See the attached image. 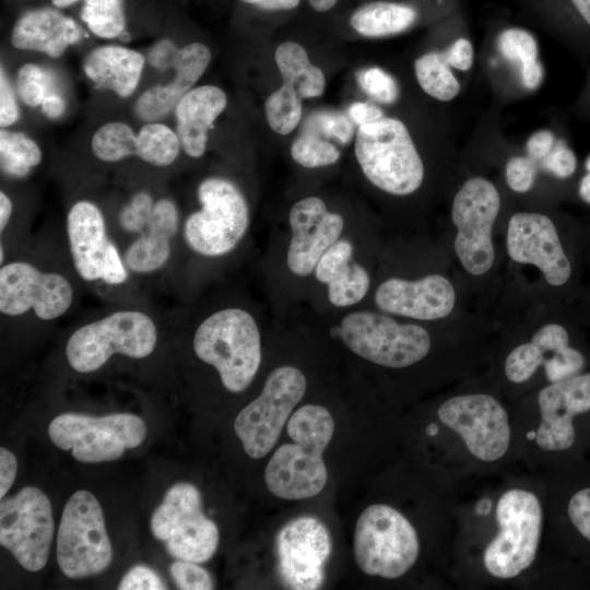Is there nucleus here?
I'll use <instances>...</instances> for the list:
<instances>
[{
    "instance_id": "obj_1",
    "label": "nucleus",
    "mask_w": 590,
    "mask_h": 590,
    "mask_svg": "<svg viewBox=\"0 0 590 590\" xmlns=\"http://www.w3.org/2000/svg\"><path fill=\"white\" fill-rule=\"evenodd\" d=\"M451 582L458 589L539 586L546 564L542 475L517 464L458 487Z\"/></svg>"
},
{
    "instance_id": "obj_2",
    "label": "nucleus",
    "mask_w": 590,
    "mask_h": 590,
    "mask_svg": "<svg viewBox=\"0 0 590 590\" xmlns=\"http://www.w3.org/2000/svg\"><path fill=\"white\" fill-rule=\"evenodd\" d=\"M329 342L394 375L424 370L442 390L486 370L496 337L489 314L474 310L448 321H416L368 307L294 312Z\"/></svg>"
},
{
    "instance_id": "obj_3",
    "label": "nucleus",
    "mask_w": 590,
    "mask_h": 590,
    "mask_svg": "<svg viewBox=\"0 0 590 590\" xmlns=\"http://www.w3.org/2000/svg\"><path fill=\"white\" fill-rule=\"evenodd\" d=\"M562 300L503 281L485 373L510 399L590 369V352L562 316Z\"/></svg>"
},
{
    "instance_id": "obj_4",
    "label": "nucleus",
    "mask_w": 590,
    "mask_h": 590,
    "mask_svg": "<svg viewBox=\"0 0 590 590\" xmlns=\"http://www.w3.org/2000/svg\"><path fill=\"white\" fill-rule=\"evenodd\" d=\"M425 437L437 449V476L459 487L519 464L517 413L483 371L439 391Z\"/></svg>"
},
{
    "instance_id": "obj_5",
    "label": "nucleus",
    "mask_w": 590,
    "mask_h": 590,
    "mask_svg": "<svg viewBox=\"0 0 590 590\" xmlns=\"http://www.w3.org/2000/svg\"><path fill=\"white\" fill-rule=\"evenodd\" d=\"M361 307L426 322L479 310L446 248L428 232L387 233L370 293Z\"/></svg>"
},
{
    "instance_id": "obj_6",
    "label": "nucleus",
    "mask_w": 590,
    "mask_h": 590,
    "mask_svg": "<svg viewBox=\"0 0 590 590\" xmlns=\"http://www.w3.org/2000/svg\"><path fill=\"white\" fill-rule=\"evenodd\" d=\"M357 225L320 196L291 204L284 221L270 232L261 261L268 306L276 318L306 307L319 261Z\"/></svg>"
},
{
    "instance_id": "obj_7",
    "label": "nucleus",
    "mask_w": 590,
    "mask_h": 590,
    "mask_svg": "<svg viewBox=\"0 0 590 590\" xmlns=\"http://www.w3.org/2000/svg\"><path fill=\"white\" fill-rule=\"evenodd\" d=\"M515 404L520 464L540 472L590 457V369Z\"/></svg>"
},
{
    "instance_id": "obj_8",
    "label": "nucleus",
    "mask_w": 590,
    "mask_h": 590,
    "mask_svg": "<svg viewBox=\"0 0 590 590\" xmlns=\"http://www.w3.org/2000/svg\"><path fill=\"white\" fill-rule=\"evenodd\" d=\"M502 196L488 178H467L451 198L450 228L438 239L470 291L480 311L491 314L504 280L505 255L499 243Z\"/></svg>"
},
{
    "instance_id": "obj_9",
    "label": "nucleus",
    "mask_w": 590,
    "mask_h": 590,
    "mask_svg": "<svg viewBox=\"0 0 590 590\" xmlns=\"http://www.w3.org/2000/svg\"><path fill=\"white\" fill-rule=\"evenodd\" d=\"M273 317L271 310L248 299L223 304L198 322L193 353L215 369L226 391L244 392L256 379L263 359V328Z\"/></svg>"
},
{
    "instance_id": "obj_10",
    "label": "nucleus",
    "mask_w": 590,
    "mask_h": 590,
    "mask_svg": "<svg viewBox=\"0 0 590 590\" xmlns=\"http://www.w3.org/2000/svg\"><path fill=\"white\" fill-rule=\"evenodd\" d=\"M504 281L562 300L574 279V264L554 219L542 211L518 210L503 226Z\"/></svg>"
},
{
    "instance_id": "obj_11",
    "label": "nucleus",
    "mask_w": 590,
    "mask_h": 590,
    "mask_svg": "<svg viewBox=\"0 0 590 590\" xmlns=\"http://www.w3.org/2000/svg\"><path fill=\"white\" fill-rule=\"evenodd\" d=\"M286 430L293 442L280 446L270 458L266 485L282 499L311 498L328 481L322 456L334 433L333 417L326 406L307 403L291 415Z\"/></svg>"
},
{
    "instance_id": "obj_12",
    "label": "nucleus",
    "mask_w": 590,
    "mask_h": 590,
    "mask_svg": "<svg viewBox=\"0 0 590 590\" xmlns=\"http://www.w3.org/2000/svg\"><path fill=\"white\" fill-rule=\"evenodd\" d=\"M199 209L182 224L187 248L205 260H221L237 251L249 237L251 209L241 189L231 179L210 176L197 188Z\"/></svg>"
},
{
    "instance_id": "obj_13",
    "label": "nucleus",
    "mask_w": 590,
    "mask_h": 590,
    "mask_svg": "<svg viewBox=\"0 0 590 590\" xmlns=\"http://www.w3.org/2000/svg\"><path fill=\"white\" fill-rule=\"evenodd\" d=\"M354 153L364 178L390 198L413 197L426 181L425 163L398 119L382 117L359 126Z\"/></svg>"
},
{
    "instance_id": "obj_14",
    "label": "nucleus",
    "mask_w": 590,
    "mask_h": 590,
    "mask_svg": "<svg viewBox=\"0 0 590 590\" xmlns=\"http://www.w3.org/2000/svg\"><path fill=\"white\" fill-rule=\"evenodd\" d=\"M539 473L546 492L547 559L590 566V457Z\"/></svg>"
},
{
    "instance_id": "obj_15",
    "label": "nucleus",
    "mask_w": 590,
    "mask_h": 590,
    "mask_svg": "<svg viewBox=\"0 0 590 590\" xmlns=\"http://www.w3.org/2000/svg\"><path fill=\"white\" fill-rule=\"evenodd\" d=\"M422 552L416 524L398 507L375 503L359 515L353 554L364 574L385 580L400 579L416 567Z\"/></svg>"
},
{
    "instance_id": "obj_16",
    "label": "nucleus",
    "mask_w": 590,
    "mask_h": 590,
    "mask_svg": "<svg viewBox=\"0 0 590 590\" xmlns=\"http://www.w3.org/2000/svg\"><path fill=\"white\" fill-rule=\"evenodd\" d=\"M157 329L143 311L125 309L78 328L68 339L70 367L82 374L99 369L114 354L144 358L155 349Z\"/></svg>"
},
{
    "instance_id": "obj_17",
    "label": "nucleus",
    "mask_w": 590,
    "mask_h": 590,
    "mask_svg": "<svg viewBox=\"0 0 590 590\" xmlns=\"http://www.w3.org/2000/svg\"><path fill=\"white\" fill-rule=\"evenodd\" d=\"M307 389L308 378L297 365L280 364L269 370L259 394L234 421L235 434L250 458L271 451Z\"/></svg>"
},
{
    "instance_id": "obj_18",
    "label": "nucleus",
    "mask_w": 590,
    "mask_h": 590,
    "mask_svg": "<svg viewBox=\"0 0 590 590\" xmlns=\"http://www.w3.org/2000/svg\"><path fill=\"white\" fill-rule=\"evenodd\" d=\"M57 563L70 579H82L105 571L113 560L103 508L86 489L74 492L66 503L56 546Z\"/></svg>"
},
{
    "instance_id": "obj_19",
    "label": "nucleus",
    "mask_w": 590,
    "mask_h": 590,
    "mask_svg": "<svg viewBox=\"0 0 590 590\" xmlns=\"http://www.w3.org/2000/svg\"><path fill=\"white\" fill-rule=\"evenodd\" d=\"M150 528L176 559L205 563L219 546V528L203 514L201 493L189 482L175 483L166 491L151 516Z\"/></svg>"
},
{
    "instance_id": "obj_20",
    "label": "nucleus",
    "mask_w": 590,
    "mask_h": 590,
    "mask_svg": "<svg viewBox=\"0 0 590 590\" xmlns=\"http://www.w3.org/2000/svg\"><path fill=\"white\" fill-rule=\"evenodd\" d=\"M48 435L56 447L71 451L75 460L99 463L117 460L127 449L140 446L146 425L131 413L92 416L66 412L50 422Z\"/></svg>"
},
{
    "instance_id": "obj_21",
    "label": "nucleus",
    "mask_w": 590,
    "mask_h": 590,
    "mask_svg": "<svg viewBox=\"0 0 590 590\" xmlns=\"http://www.w3.org/2000/svg\"><path fill=\"white\" fill-rule=\"evenodd\" d=\"M54 532L51 504L42 489L25 486L1 498L0 544L24 569L38 571L45 567Z\"/></svg>"
},
{
    "instance_id": "obj_22",
    "label": "nucleus",
    "mask_w": 590,
    "mask_h": 590,
    "mask_svg": "<svg viewBox=\"0 0 590 590\" xmlns=\"http://www.w3.org/2000/svg\"><path fill=\"white\" fill-rule=\"evenodd\" d=\"M332 551L330 531L311 516L285 523L275 538L276 570L282 583L294 590L319 589Z\"/></svg>"
},
{
    "instance_id": "obj_23",
    "label": "nucleus",
    "mask_w": 590,
    "mask_h": 590,
    "mask_svg": "<svg viewBox=\"0 0 590 590\" xmlns=\"http://www.w3.org/2000/svg\"><path fill=\"white\" fill-rule=\"evenodd\" d=\"M73 287L57 272H45L25 261H12L0 268V312L20 316L33 310L46 321L64 315L73 302Z\"/></svg>"
},
{
    "instance_id": "obj_24",
    "label": "nucleus",
    "mask_w": 590,
    "mask_h": 590,
    "mask_svg": "<svg viewBox=\"0 0 590 590\" xmlns=\"http://www.w3.org/2000/svg\"><path fill=\"white\" fill-rule=\"evenodd\" d=\"M211 60L210 49L201 43H191L178 49L172 68L174 78L168 84H156L144 91L137 99V116L146 121H157L168 115L198 82Z\"/></svg>"
},
{
    "instance_id": "obj_25",
    "label": "nucleus",
    "mask_w": 590,
    "mask_h": 590,
    "mask_svg": "<svg viewBox=\"0 0 590 590\" xmlns=\"http://www.w3.org/2000/svg\"><path fill=\"white\" fill-rule=\"evenodd\" d=\"M66 229L72 263L85 281L101 280L104 255L110 239L99 208L79 200L68 211Z\"/></svg>"
},
{
    "instance_id": "obj_26",
    "label": "nucleus",
    "mask_w": 590,
    "mask_h": 590,
    "mask_svg": "<svg viewBox=\"0 0 590 590\" xmlns=\"http://www.w3.org/2000/svg\"><path fill=\"white\" fill-rule=\"evenodd\" d=\"M179 223L176 203L169 198L158 199L145 229L126 249L127 269L138 274L161 270L169 260L172 240L179 231Z\"/></svg>"
},
{
    "instance_id": "obj_27",
    "label": "nucleus",
    "mask_w": 590,
    "mask_h": 590,
    "mask_svg": "<svg viewBox=\"0 0 590 590\" xmlns=\"http://www.w3.org/2000/svg\"><path fill=\"white\" fill-rule=\"evenodd\" d=\"M81 38L82 30L73 19L51 8H38L20 16L10 42L16 49L58 58Z\"/></svg>"
},
{
    "instance_id": "obj_28",
    "label": "nucleus",
    "mask_w": 590,
    "mask_h": 590,
    "mask_svg": "<svg viewBox=\"0 0 590 590\" xmlns=\"http://www.w3.org/2000/svg\"><path fill=\"white\" fill-rule=\"evenodd\" d=\"M227 98L215 85H201L187 92L174 108L176 132L184 152L201 157L206 150L208 132L224 111Z\"/></svg>"
},
{
    "instance_id": "obj_29",
    "label": "nucleus",
    "mask_w": 590,
    "mask_h": 590,
    "mask_svg": "<svg viewBox=\"0 0 590 590\" xmlns=\"http://www.w3.org/2000/svg\"><path fill=\"white\" fill-rule=\"evenodd\" d=\"M144 63V56L134 49L105 45L93 49L82 67L85 75L97 86L128 97L138 87Z\"/></svg>"
},
{
    "instance_id": "obj_30",
    "label": "nucleus",
    "mask_w": 590,
    "mask_h": 590,
    "mask_svg": "<svg viewBox=\"0 0 590 590\" xmlns=\"http://www.w3.org/2000/svg\"><path fill=\"white\" fill-rule=\"evenodd\" d=\"M274 58L283 84L293 88L302 98L322 95L326 85L323 72L309 61L302 45L284 42L275 49Z\"/></svg>"
},
{
    "instance_id": "obj_31",
    "label": "nucleus",
    "mask_w": 590,
    "mask_h": 590,
    "mask_svg": "<svg viewBox=\"0 0 590 590\" xmlns=\"http://www.w3.org/2000/svg\"><path fill=\"white\" fill-rule=\"evenodd\" d=\"M415 20L416 11L409 5L376 1L357 9L350 23L361 35L382 37L408 30Z\"/></svg>"
},
{
    "instance_id": "obj_32",
    "label": "nucleus",
    "mask_w": 590,
    "mask_h": 590,
    "mask_svg": "<svg viewBox=\"0 0 590 590\" xmlns=\"http://www.w3.org/2000/svg\"><path fill=\"white\" fill-rule=\"evenodd\" d=\"M180 148L177 132L162 122H146L137 132L135 156L150 165L156 167L172 165Z\"/></svg>"
},
{
    "instance_id": "obj_33",
    "label": "nucleus",
    "mask_w": 590,
    "mask_h": 590,
    "mask_svg": "<svg viewBox=\"0 0 590 590\" xmlns=\"http://www.w3.org/2000/svg\"><path fill=\"white\" fill-rule=\"evenodd\" d=\"M415 75L423 91L429 96L448 102L460 92V83L441 51L427 52L415 60Z\"/></svg>"
},
{
    "instance_id": "obj_34",
    "label": "nucleus",
    "mask_w": 590,
    "mask_h": 590,
    "mask_svg": "<svg viewBox=\"0 0 590 590\" xmlns=\"http://www.w3.org/2000/svg\"><path fill=\"white\" fill-rule=\"evenodd\" d=\"M37 143L20 131L2 128L0 131L1 170L15 178H24L42 162Z\"/></svg>"
},
{
    "instance_id": "obj_35",
    "label": "nucleus",
    "mask_w": 590,
    "mask_h": 590,
    "mask_svg": "<svg viewBox=\"0 0 590 590\" xmlns=\"http://www.w3.org/2000/svg\"><path fill=\"white\" fill-rule=\"evenodd\" d=\"M91 148L98 160L107 163L119 162L135 156L137 133L126 122L110 121L94 132Z\"/></svg>"
},
{
    "instance_id": "obj_36",
    "label": "nucleus",
    "mask_w": 590,
    "mask_h": 590,
    "mask_svg": "<svg viewBox=\"0 0 590 590\" xmlns=\"http://www.w3.org/2000/svg\"><path fill=\"white\" fill-rule=\"evenodd\" d=\"M81 19L95 36L116 38L126 27L123 0H85Z\"/></svg>"
},
{
    "instance_id": "obj_37",
    "label": "nucleus",
    "mask_w": 590,
    "mask_h": 590,
    "mask_svg": "<svg viewBox=\"0 0 590 590\" xmlns=\"http://www.w3.org/2000/svg\"><path fill=\"white\" fill-rule=\"evenodd\" d=\"M302 97L282 84L266 101L264 111L270 128L279 134H288L302 117Z\"/></svg>"
},
{
    "instance_id": "obj_38",
    "label": "nucleus",
    "mask_w": 590,
    "mask_h": 590,
    "mask_svg": "<svg viewBox=\"0 0 590 590\" xmlns=\"http://www.w3.org/2000/svg\"><path fill=\"white\" fill-rule=\"evenodd\" d=\"M291 157L304 168L315 169L334 165L341 153L331 142L316 134H303L293 141Z\"/></svg>"
},
{
    "instance_id": "obj_39",
    "label": "nucleus",
    "mask_w": 590,
    "mask_h": 590,
    "mask_svg": "<svg viewBox=\"0 0 590 590\" xmlns=\"http://www.w3.org/2000/svg\"><path fill=\"white\" fill-rule=\"evenodd\" d=\"M497 47L505 58L518 62L520 69L540 62L538 43L524 30H505L498 36Z\"/></svg>"
},
{
    "instance_id": "obj_40",
    "label": "nucleus",
    "mask_w": 590,
    "mask_h": 590,
    "mask_svg": "<svg viewBox=\"0 0 590 590\" xmlns=\"http://www.w3.org/2000/svg\"><path fill=\"white\" fill-rule=\"evenodd\" d=\"M48 73L39 66L26 63L16 74V91L22 102L31 107L40 106L51 88Z\"/></svg>"
},
{
    "instance_id": "obj_41",
    "label": "nucleus",
    "mask_w": 590,
    "mask_h": 590,
    "mask_svg": "<svg viewBox=\"0 0 590 590\" xmlns=\"http://www.w3.org/2000/svg\"><path fill=\"white\" fill-rule=\"evenodd\" d=\"M356 80L362 90L379 103L392 104L399 97L396 80L380 68L363 69L357 72Z\"/></svg>"
},
{
    "instance_id": "obj_42",
    "label": "nucleus",
    "mask_w": 590,
    "mask_h": 590,
    "mask_svg": "<svg viewBox=\"0 0 590 590\" xmlns=\"http://www.w3.org/2000/svg\"><path fill=\"white\" fill-rule=\"evenodd\" d=\"M154 203L150 193H134L119 212V226L127 233L141 234L151 219Z\"/></svg>"
},
{
    "instance_id": "obj_43",
    "label": "nucleus",
    "mask_w": 590,
    "mask_h": 590,
    "mask_svg": "<svg viewBox=\"0 0 590 590\" xmlns=\"http://www.w3.org/2000/svg\"><path fill=\"white\" fill-rule=\"evenodd\" d=\"M538 163L523 155L510 157L504 169L505 182L516 193L529 192L534 187Z\"/></svg>"
},
{
    "instance_id": "obj_44",
    "label": "nucleus",
    "mask_w": 590,
    "mask_h": 590,
    "mask_svg": "<svg viewBox=\"0 0 590 590\" xmlns=\"http://www.w3.org/2000/svg\"><path fill=\"white\" fill-rule=\"evenodd\" d=\"M169 573L181 590H210L215 587L211 575L194 562L177 559L172 563Z\"/></svg>"
},
{
    "instance_id": "obj_45",
    "label": "nucleus",
    "mask_w": 590,
    "mask_h": 590,
    "mask_svg": "<svg viewBox=\"0 0 590 590\" xmlns=\"http://www.w3.org/2000/svg\"><path fill=\"white\" fill-rule=\"evenodd\" d=\"M310 119L326 137H330L341 144H347L354 134L351 120L341 113L320 111L316 113Z\"/></svg>"
},
{
    "instance_id": "obj_46",
    "label": "nucleus",
    "mask_w": 590,
    "mask_h": 590,
    "mask_svg": "<svg viewBox=\"0 0 590 590\" xmlns=\"http://www.w3.org/2000/svg\"><path fill=\"white\" fill-rule=\"evenodd\" d=\"M540 165L543 170L556 178L566 179L575 173L577 158L575 153L563 141H556L550 154L540 162Z\"/></svg>"
},
{
    "instance_id": "obj_47",
    "label": "nucleus",
    "mask_w": 590,
    "mask_h": 590,
    "mask_svg": "<svg viewBox=\"0 0 590 590\" xmlns=\"http://www.w3.org/2000/svg\"><path fill=\"white\" fill-rule=\"evenodd\" d=\"M119 590H162L165 581L152 568L138 565L130 568L118 585Z\"/></svg>"
},
{
    "instance_id": "obj_48",
    "label": "nucleus",
    "mask_w": 590,
    "mask_h": 590,
    "mask_svg": "<svg viewBox=\"0 0 590 590\" xmlns=\"http://www.w3.org/2000/svg\"><path fill=\"white\" fill-rule=\"evenodd\" d=\"M127 279L128 269L125 260L121 259L117 246L110 240L104 255L101 280L107 284L119 285Z\"/></svg>"
},
{
    "instance_id": "obj_49",
    "label": "nucleus",
    "mask_w": 590,
    "mask_h": 590,
    "mask_svg": "<svg viewBox=\"0 0 590 590\" xmlns=\"http://www.w3.org/2000/svg\"><path fill=\"white\" fill-rule=\"evenodd\" d=\"M20 118V109L14 90L1 67L0 71V126L2 128L14 125Z\"/></svg>"
},
{
    "instance_id": "obj_50",
    "label": "nucleus",
    "mask_w": 590,
    "mask_h": 590,
    "mask_svg": "<svg viewBox=\"0 0 590 590\" xmlns=\"http://www.w3.org/2000/svg\"><path fill=\"white\" fill-rule=\"evenodd\" d=\"M441 52L446 62L459 71H468L473 64V46L467 38L457 39Z\"/></svg>"
},
{
    "instance_id": "obj_51",
    "label": "nucleus",
    "mask_w": 590,
    "mask_h": 590,
    "mask_svg": "<svg viewBox=\"0 0 590 590\" xmlns=\"http://www.w3.org/2000/svg\"><path fill=\"white\" fill-rule=\"evenodd\" d=\"M555 143V135L552 131L539 130L527 141L528 156L539 164L550 154Z\"/></svg>"
},
{
    "instance_id": "obj_52",
    "label": "nucleus",
    "mask_w": 590,
    "mask_h": 590,
    "mask_svg": "<svg viewBox=\"0 0 590 590\" xmlns=\"http://www.w3.org/2000/svg\"><path fill=\"white\" fill-rule=\"evenodd\" d=\"M17 471L15 456L4 447L0 448V498L11 488Z\"/></svg>"
},
{
    "instance_id": "obj_53",
    "label": "nucleus",
    "mask_w": 590,
    "mask_h": 590,
    "mask_svg": "<svg viewBox=\"0 0 590 590\" xmlns=\"http://www.w3.org/2000/svg\"><path fill=\"white\" fill-rule=\"evenodd\" d=\"M178 48L172 42L162 39L152 47L149 59L153 67L165 70L172 66Z\"/></svg>"
},
{
    "instance_id": "obj_54",
    "label": "nucleus",
    "mask_w": 590,
    "mask_h": 590,
    "mask_svg": "<svg viewBox=\"0 0 590 590\" xmlns=\"http://www.w3.org/2000/svg\"><path fill=\"white\" fill-rule=\"evenodd\" d=\"M347 114L358 126L375 122L384 117V113L379 107L364 102L353 103L349 107Z\"/></svg>"
},
{
    "instance_id": "obj_55",
    "label": "nucleus",
    "mask_w": 590,
    "mask_h": 590,
    "mask_svg": "<svg viewBox=\"0 0 590 590\" xmlns=\"http://www.w3.org/2000/svg\"><path fill=\"white\" fill-rule=\"evenodd\" d=\"M40 108L46 117L54 119L60 117L63 114L66 103L60 93L56 92L51 87L43 99Z\"/></svg>"
},
{
    "instance_id": "obj_56",
    "label": "nucleus",
    "mask_w": 590,
    "mask_h": 590,
    "mask_svg": "<svg viewBox=\"0 0 590 590\" xmlns=\"http://www.w3.org/2000/svg\"><path fill=\"white\" fill-rule=\"evenodd\" d=\"M263 10H288L298 5L299 0H241Z\"/></svg>"
},
{
    "instance_id": "obj_57",
    "label": "nucleus",
    "mask_w": 590,
    "mask_h": 590,
    "mask_svg": "<svg viewBox=\"0 0 590 590\" xmlns=\"http://www.w3.org/2000/svg\"><path fill=\"white\" fill-rule=\"evenodd\" d=\"M13 211V204L4 191H0V232L7 228Z\"/></svg>"
},
{
    "instance_id": "obj_58",
    "label": "nucleus",
    "mask_w": 590,
    "mask_h": 590,
    "mask_svg": "<svg viewBox=\"0 0 590 590\" xmlns=\"http://www.w3.org/2000/svg\"><path fill=\"white\" fill-rule=\"evenodd\" d=\"M582 19L590 25V0H570Z\"/></svg>"
},
{
    "instance_id": "obj_59",
    "label": "nucleus",
    "mask_w": 590,
    "mask_h": 590,
    "mask_svg": "<svg viewBox=\"0 0 590 590\" xmlns=\"http://www.w3.org/2000/svg\"><path fill=\"white\" fill-rule=\"evenodd\" d=\"M580 198L590 204V172H588L579 184Z\"/></svg>"
},
{
    "instance_id": "obj_60",
    "label": "nucleus",
    "mask_w": 590,
    "mask_h": 590,
    "mask_svg": "<svg viewBox=\"0 0 590 590\" xmlns=\"http://www.w3.org/2000/svg\"><path fill=\"white\" fill-rule=\"evenodd\" d=\"M309 4L319 12H324L332 9L338 0H308Z\"/></svg>"
},
{
    "instance_id": "obj_61",
    "label": "nucleus",
    "mask_w": 590,
    "mask_h": 590,
    "mask_svg": "<svg viewBox=\"0 0 590 590\" xmlns=\"http://www.w3.org/2000/svg\"><path fill=\"white\" fill-rule=\"evenodd\" d=\"M78 1L79 0H51L52 4L57 8H67Z\"/></svg>"
},
{
    "instance_id": "obj_62",
    "label": "nucleus",
    "mask_w": 590,
    "mask_h": 590,
    "mask_svg": "<svg viewBox=\"0 0 590 590\" xmlns=\"http://www.w3.org/2000/svg\"><path fill=\"white\" fill-rule=\"evenodd\" d=\"M4 256H5V252H4V249H3V245L1 244V246H0V263L1 264L4 261Z\"/></svg>"
},
{
    "instance_id": "obj_63",
    "label": "nucleus",
    "mask_w": 590,
    "mask_h": 590,
    "mask_svg": "<svg viewBox=\"0 0 590 590\" xmlns=\"http://www.w3.org/2000/svg\"><path fill=\"white\" fill-rule=\"evenodd\" d=\"M585 569H586V575H587V579H588V586H589V589H590V566H585Z\"/></svg>"
},
{
    "instance_id": "obj_64",
    "label": "nucleus",
    "mask_w": 590,
    "mask_h": 590,
    "mask_svg": "<svg viewBox=\"0 0 590 590\" xmlns=\"http://www.w3.org/2000/svg\"><path fill=\"white\" fill-rule=\"evenodd\" d=\"M585 167L588 172H590V155L589 157L587 158L586 163H585Z\"/></svg>"
}]
</instances>
